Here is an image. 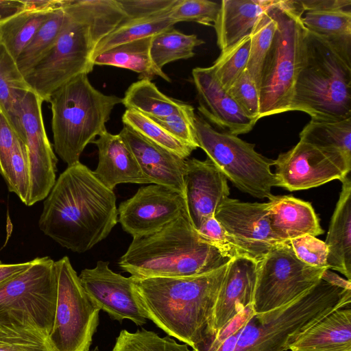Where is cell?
I'll return each instance as SVG.
<instances>
[{"label": "cell", "instance_id": "cell-1", "mask_svg": "<svg viewBox=\"0 0 351 351\" xmlns=\"http://www.w3.org/2000/svg\"><path fill=\"white\" fill-rule=\"evenodd\" d=\"M118 222L116 196L80 162L67 166L43 202L40 230L63 247L85 252Z\"/></svg>", "mask_w": 351, "mask_h": 351}, {"label": "cell", "instance_id": "cell-2", "mask_svg": "<svg viewBox=\"0 0 351 351\" xmlns=\"http://www.w3.org/2000/svg\"><path fill=\"white\" fill-rule=\"evenodd\" d=\"M67 8L68 19L57 40L24 75L43 101L73 78L92 72L95 48L125 18L117 0H70Z\"/></svg>", "mask_w": 351, "mask_h": 351}, {"label": "cell", "instance_id": "cell-3", "mask_svg": "<svg viewBox=\"0 0 351 351\" xmlns=\"http://www.w3.org/2000/svg\"><path fill=\"white\" fill-rule=\"evenodd\" d=\"M228 263L188 277L136 279L131 276L147 319L191 348L201 344L210 332Z\"/></svg>", "mask_w": 351, "mask_h": 351}, {"label": "cell", "instance_id": "cell-4", "mask_svg": "<svg viewBox=\"0 0 351 351\" xmlns=\"http://www.w3.org/2000/svg\"><path fill=\"white\" fill-rule=\"evenodd\" d=\"M230 260L200 239L186 210L159 230L133 239L118 264L133 278L144 279L200 275Z\"/></svg>", "mask_w": 351, "mask_h": 351}, {"label": "cell", "instance_id": "cell-5", "mask_svg": "<svg viewBox=\"0 0 351 351\" xmlns=\"http://www.w3.org/2000/svg\"><path fill=\"white\" fill-rule=\"evenodd\" d=\"M291 111L314 121L351 118V51L305 28Z\"/></svg>", "mask_w": 351, "mask_h": 351}, {"label": "cell", "instance_id": "cell-6", "mask_svg": "<svg viewBox=\"0 0 351 351\" xmlns=\"http://www.w3.org/2000/svg\"><path fill=\"white\" fill-rule=\"evenodd\" d=\"M351 290L321 280L281 307L255 313L240 331L233 351H285L301 335L332 312L350 307Z\"/></svg>", "mask_w": 351, "mask_h": 351}, {"label": "cell", "instance_id": "cell-7", "mask_svg": "<svg viewBox=\"0 0 351 351\" xmlns=\"http://www.w3.org/2000/svg\"><path fill=\"white\" fill-rule=\"evenodd\" d=\"M48 102L54 150L69 166L80 162L86 145L106 131V123L122 98L99 91L82 74L54 91Z\"/></svg>", "mask_w": 351, "mask_h": 351}, {"label": "cell", "instance_id": "cell-8", "mask_svg": "<svg viewBox=\"0 0 351 351\" xmlns=\"http://www.w3.org/2000/svg\"><path fill=\"white\" fill-rule=\"evenodd\" d=\"M298 1H282L274 9L278 27L263 66L259 86V119L291 111L305 27Z\"/></svg>", "mask_w": 351, "mask_h": 351}, {"label": "cell", "instance_id": "cell-9", "mask_svg": "<svg viewBox=\"0 0 351 351\" xmlns=\"http://www.w3.org/2000/svg\"><path fill=\"white\" fill-rule=\"evenodd\" d=\"M57 295L55 261L37 257L30 265L0 285V325L36 328L49 336Z\"/></svg>", "mask_w": 351, "mask_h": 351}, {"label": "cell", "instance_id": "cell-10", "mask_svg": "<svg viewBox=\"0 0 351 351\" xmlns=\"http://www.w3.org/2000/svg\"><path fill=\"white\" fill-rule=\"evenodd\" d=\"M195 128L198 147L234 186L260 199H269L274 195L271 188L276 186L275 175L271 170L274 160L258 153L254 144L217 131L196 114Z\"/></svg>", "mask_w": 351, "mask_h": 351}, {"label": "cell", "instance_id": "cell-11", "mask_svg": "<svg viewBox=\"0 0 351 351\" xmlns=\"http://www.w3.org/2000/svg\"><path fill=\"white\" fill-rule=\"evenodd\" d=\"M55 265L57 295L49 343L53 351H89L100 310L88 298L69 258L64 256Z\"/></svg>", "mask_w": 351, "mask_h": 351}, {"label": "cell", "instance_id": "cell-12", "mask_svg": "<svg viewBox=\"0 0 351 351\" xmlns=\"http://www.w3.org/2000/svg\"><path fill=\"white\" fill-rule=\"evenodd\" d=\"M326 269L299 260L289 241L277 244L258 262L252 302L255 313L281 307L302 295L319 283Z\"/></svg>", "mask_w": 351, "mask_h": 351}, {"label": "cell", "instance_id": "cell-13", "mask_svg": "<svg viewBox=\"0 0 351 351\" xmlns=\"http://www.w3.org/2000/svg\"><path fill=\"white\" fill-rule=\"evenodd\" d=\"M43 100L32 90L23 93L15 108L19 138L25 145L29 169V189L25 205L45 199L56 180L57 162L45 128Z\"/></svg>", "mask_w": 351, "mask_h": 351}, {"label": "cell", "instance_id": "cell-14", "mask_svg": "<svg viewBox=\"0 0 351 351\" xmlns=\"http://www.w3.org/2000/svg\"><path fill=\"white\" fill-rule=\"evenodd\" d=\"M276 186L290 191L306 190L333 180H341L351 170V163L339 153L300 141L274 160Z\"/></svg>", "mask_w": 351, "mask_h": 351}, {"label": "cell", "instance_id": "cell-15", "mask_svg": "<svg viewBox=\"0 0 351 351\" xmlns=\"http://www.w3.org/2000/svg\"><path fill=\"white\" fill-rule=\"evenodd\" d=\"M268 203L244 202L229 197L214 217L230 239L245 257L259 262L280 241L271 231Z\"/></svg>", "mask_w": 351, "mask_h": 351}, {"label": "cell", "instance_id": "cell-16", "mask_svg": "<svg viewBox=\"0 0 351 351\" xmlns=\"http://www.w3.org/2000/svg\"><path fill=\"white\" fill-rule=\"evenodd\" d=\"M118 221L133 239L152 234L186 210L183 195L169 188L149 184L122 202Z\"/></svg>", "mask_w": 351, "mask_h": 351}, {"label": "cell", "instance_id": "cell-17", "mask_svg": "<svg viewBox=\"0 0 351 351\" xmlns=\"http://www.w3.org/2000/svg\"><path fill=\"white\" fill-rule=\"evenodd\" d=\"M80 282L93 304L120 323L128 319L137 326L147 323V317L136 298L133 279L115 273L109 262L99 261L94 268L83 269Z\"/></svg>", "mask_w": 351, "mask_h": 351}, {"label": "cell", "instance_id": "cell-18", "mask_svg": "<svg viewBox=\"0 0 351 351\" xmlns=\"http://www.w3.org/2000/svg\"><path fill=\"white\" fill-rule=\"evenodd\" d=\"M184 184L186 210L197 230L229 197L228 180L209 158L200 160L193 158L186 159Z\"/></svg>", "mask_w": 351, "mask_h": 351}, {"label": "cell", "instance_id": "cell-19", "mask_svg": "<svg viewBox=\"0 0 351 351\" xmlns=\"http://www.w3.org/2000/svg\"><path fill=\"white\" fill-rule=\"evenodd\" d=\"M192 77L198 110L211 123L235 136L250 132L258 120L248 117L219 84L210 67H196Z\"/></svg>", "mask_w": 351, "mask_h": 351}, {"label": "cell", "instance_id": "cell-20", "mask_svg": "<svg viewBox=\"0 0 351 351\" xmlns=\"http://www.w3.org/2000/svg\"><path fill=\"white\" fill-rule=\"evenodd\" d=\"M257 267V261L245 256L229 261L206 340L216 335L239 313L252 304Z\"/></svg>", "mask_w": 351, "mask_h": 351}, {"label": "cell", "instance_id": "cell-21", "mask_svg": "<svg viewBox=\"0 0 351 351\" xmlns=\"http://www.w3.org/2000/svg\"><path fill=\"white\" fill-rule=\"evenodd\" d=\"M119 134L151 184L169 188L184 196L186 159L154 143L126 125Z\"/></svg>", "mask_w": 351, "mask_h": 351}, {"label": "cell", "instance_id": "cell-22", "mask_svg": "<svg viewBox=\"0 0 351 351\" xmlns=\"http://www.w3.org/2000/svg\"><path fill=\"white\" fill-rule=\"evenodd\" d=\"M94 143L98 148L99 161L94 174L110 190L119 184H151L142 172L131 149L120 136L107 130Z\"/></svg>", "mask_w": 351, "mask_h": 351}, {"label": "cell", "instance_id": "cell-23", "mask_svg": "<svg viewBox=\"0 0 351 351\" xmlns=\"http://www.w3.org/2000/svg\"><path fill=\"white\" fill-rule=\"evenodd\" d=\"M282 0H223L213 26L217 43L223 51L249 36L258 19L279 7Z\"/></svg>", "mask_w": 351, "mask_h": 351}, {"label": "cell", "instance_id": "cell-24", "mask_svg": "<svg viewBox=\"0 0 351 351\" xmlns=\"http://www.w3.org/2000/svg\"><path fill=\"white\" fill-rule=\"evenodd\" d=\"M267 203L271 231L280 241L324 232L310 202L292 195H274Z\"/></svg>", "mask_w": 351, "mask_h": 351}, {"label": "cell", "instance_id": "cell-25", "mask_svg": "<svg viewBox=\"0 0 351 351\" xmlns=\"http://www.w3.org/2000/svg\"><path fill=\"white\" fill-rule=\"evenodd\" d=\"M342 183L336 208L324 241L328 247L327 266L351 280V180L349 174Z\"/></svg>", "mask_w": 351, "mask_h": 351}, {"label": "cell", "instance_id": "cell-26", "mask_svg": "<svg viewBox=\"0 0 351 351\" xmlns=\"http://www.w3.org/2000/svg\"><path fill=\"white\" fill-rule=\"evenodd\" d=\"M291 351L351 350V309L337 310L301 335Z\"/></svg>", "mask_w": 351, "mask_h": 351}, {"label": "cell", "instance_id": "cell-27", "mask_svg": "<svg viewBox=\"0 0 351 351\" xmlns=\"http://www.w3.org/2000/svg\"><path fill=\"white\" fill-rule=\"evenodd\" d=\"M153 37L123 43L108 49L93 60L94 65L112 66L139 73L140 79L152 80L160 77L171 82L170 78L154 63L151 56Z\"/></svg>", "mask_w": 351, "mask_h": 351}, {"label": "cell", "instance_id": "cell-28", "mask_svg": "<svg viewBox=\"0 0 351 351\" xmlns=\"http://www.w3.org/2000/svg\"><path fill=\"white\" fill-rule=\"evenodd\" d=\"M121 104L127 110H136L154 118L177 112L186 104L165 95L147 79H140L132 83L125 92Z\"/></svg>", "mask_w": 351, "mask_h": 351}, {"label": "cell", "instance_id": "cell-29", "mask_svg": "<svg viewBox=\"0 0 351 351\" xmlns=\"http://www.w3.org/2000/svg\"><path fill=\"white\" fill-rule=\"evenodd\" d=\"M299 136L300 141L340 154L351 163V118L335 122L311 120Z\"/></svg>", "mask_w": 351, "mask_h": 351}, {"label": "cell", "instance_id": "cell-30", "mask_svg": "<svg viewBox=\"0 0 351 351\" xmlns=\"http://www.w3.org/2000/svg\"><path fill=\"white\" fill-rule=\"evenodd\" d=\"M169 11L146 19L122 21L100 41L94 51L93 60L99 54L119 45L153 37L173 27L176 23L169 18Z\"/></svg>", "mask_w": 351, "mask_h": 351}, {"label": "cell", "instance_id": "cell-31", "mask_svg": "<svg viewBox=\"0 0 351 351\" xmlns=\"http://www.w3.org/2000/svg\"><path fill=\"white\" fill-rule=\"evenodd\" d=\"M53 11L37 31L30 43L16 58L17 66L24 75L53 46L69 16L68 5Z\"/></svg>", "mask_w": 351, "mask_h": 351}, {"label": "cell", "instance_id": "cell-32", "mask_svg": "<svg viewBox=\"0 0 351 351\" xmlns=\"http://www.w3.org/2000/svg\"><path fill=\"white\" fill-rule=\"evenodd\" d=\"M52 12L25 10L0 25V43L16 60Z\"/></svg>", "mask_w": 351, "mask_h": 351}, {"label": "cell", "instance_id": "cell-33", "mask_svg": "<svg viewBox=\"0 0 351 351\" xmlns=\"http://www.w3.org/2000/svg\"><path fill=\"white\" fill-rule=\"evenodd\" d=\"M204 43L195 34H185L173 27L153 36L151 56L160 69L171 62L186 60L194 56L196 47Z\"/></svg>", "mask_w": 351, "mask_h": 351}, {"label": "cell", "instance_id": "cell-34", "mask_svg": "<svg viewBox=\"0 0 351 351\" xmlns=\"http://www.w3.org/2000/svg\"><path fill=\"white\" fill-rule=\"evenodd\" d=\"M301 21L306 29L351 51V10L308 11Z\"/></svg>", "mask_w": 351, "mask_h": 351}, {"label": "cell", "instance_id": "cell-35", "mask_svg": "<svg viewBox=\"0 0 351 351\" xmlns=\"http://www.w3.org/2000/svg\"><path fill=\"white\" fill-rule=\"evenodd\" d=\"M27 90H32L20 71L16 60L0 43V104L14 128L16 106L23 93Z\"/></svg>", "mask_w": 351, "mask_h": 351}, {"label": "cell", "instance_id": "cell-36", "mask_svg": "<svg viewBox=\"0 0 351 351\" xmlns=\"http://www.w3.org/2000/svg\"><path fill=\"white\" fill-rule=\"evenodd\" d=\"M122 122L149 141L186 159L195 149L178 140L150 117L140 112L126 110Z\"/></svg>", "mask_w": 351, "mask_h": 351}, {"label": "cell", "instance_id": "cell-37", "mask_svg": "<svg viewBox=\"0 0 351 351\" xmlns=\"http://www.w3.org/2000/svg\"><path fill=\"white\" fill-rule=\"evenodd\" d=\"M275 8L267 11L258 19L250 34V47L246 69L258 90L264 61L278 27Z\"/></svg>", "mask_w": 351, "mask_h": 351}, {"label": "cell", "instance_id": "cell-38", "mask_svg": "<svg viewBox=\"0 0 351 351\" xmlns=\"http://www.w3.org/2000/svg\"><path fill=\"white\" fill-rule=\"evenodd\" d=\"M185 343H178L170 336L160 337L145 329L131 332L122 330L112 351H196Z\"/></svg>", "mask_w": 351, "mask_h": 351}, {"label": "cell", "instance_id": "cell-39", "mask_svg": "<svg viewBox=\"0 0 351 351\" xmlns=\"http://www.w3.org/2000/svg\"><path fill=\"white\" fill-rule=\"evenodd\" d=\"M250 47V35L221 51L210 66L221 86L227 91L246 69Z\"/></svg>", "mask_w": 351, "mask_h": 351}, {"label": "cell", "instance_id": "cell-40", "mask_svg": "<svg viewBox=\"0 0 351 351\" xmlns=\"http://www.w3.org/2000/svg\"><path fill=\"white\" fill-rule=\"evenodd\" d=\"M0 351H53L48 335L28 326L0 325Z\"/></svg>", "mask_w": 351, "mask_h": 351}, {"label": "cell", "instance_id": "cell-41", "mask_svg": "<svg viewBox=\"0 0 351 351\" xmlns=\"http://www.w3.org/2000/svg\"><path fill=\"white\" fill-rule=\"evenodd\" d=\"M3 178L8 190L25 204L29 189V169L25 145L19 137L14 143Z\"/></svg>", "mask_w": 351, "mask_h": 351}, {"label": "cell", "instance_id": "cell-42", "mask_svg": "<svg viewBox=\"0 0 351 351\" xmlns=\"http://www.w3.org/2000/svg\"><path fill=\"white\" fill-rule=\"evenodd\" d=\"M221 5L208 0H178L169 10L168 15L176 23L195 22L204 25H213Z\"/></svg>", "mask_w": 351, "mask_h": 351}, {"label": "cell", "instance_id": "cell-43", "mask_svg": "<svg viewBox=\"0 0 351 351\" xmlns=\"http://www.w3.org/2000/svg\"><path fill=\"white\" fill-rule=\"evenodd\" d=\"M174 137L195 149L199 147L196 140L193 107L186 104L181 110L167 117H150Z\"/></svg>", "mask_w": 351, "mask_h": 351}, {"label": "cell", "instance_id": "cell-44", "mask_svg": "<svg viewBox=\"0 0 351 351\" xmlns=\"http://www.w3.org/2000/svg\"><path fill=\"white\" fill-rule=\"evenodd\" d=\"M227 91L248 117L259 120V90L247 69Z\"/></svg>", "mask_w": 351, "mask_h": 351}, {"label": "cell", "instance_id": "cell-45", "mask_svg": "<svg viewBox=\"0 0 351 351\" xmlns=\"http://www.w3.org/2000/svg\"><path fill=\"white\" fill-rule=\"evenodd\" d=\"M289 243L297 258L303 263L315 267L328 268V247L324 241L306 234L289 240Z\"/></svg>", "mask_w": 351, "mask_h": 351}, {"label": "cell", "instance_id": "cell-46", "mask_svg": "<svg viewBox=\"0 0 351 351\" xmlns=\"http://www.w3.org/2000/svg\"><path fill=\"white\" fill-rule=\"evenodd\" d=\"M196 231L204 242L217 248L229 259L244 256L214 216L206 219Z\"/></svg>", "mask_w": 351, "mask_h": 351}, {"label": "cell", "instance_id": "cell-47", "mask_svg": "<svg viewBox=\"0 0 351 351\" xmlns=\"http://www.w3.org/2000/svg\"><path fill=\"white\" fill-rule=\"evenodd\" d=\"M125 14L123 21L149 18L169 11L178 0H117Z\"/></svg>", "mask_w": 351, "mask_h": 351}, {"label": "cell", "instance_id": "cell-48", "mask_svg": "<svg viewBox=\"0 0 351 351\" xmlns=\"http://www.w3.org/2000/svg\"><path fill=\"white\" fill-rule=\"evenodd\" d=\"M18 135L0 104V175L3 177Z\"/></svg>", "mask_w": 351, "mask_h": 351}, {"label": "cell", "instance_id": "cell-49", "mask_svg": "<svg viewBox=\"0 0 351 351\" xmlns=\"http://www.w3.org/2000/svg\"><path fill=\"white\" fill-rule=\"evenodd\" d=\"M299 3L303 12L351 10L350 0H302Z\"/></svg>", "mask_w": 351, "mask_h": 351}, {"label": "cell", "instance_id": "cell-50", "mask_svg": "<svg viewBox=\"0 0 351 351\" xmlns=\"http://www.w3.org/2000/svg\"><path fill=\"white\" fill-rule=\"evenodd\" d=\"M25 10L24 1L0 0V25Z\"/></svg>", "mask_w": 351, "mask_h": 351}, {"label": "cell", "instance_id": "cell-51", "mask_svg": "<svg viewBox=\"0 0 351 351\" xmlns=\"http://www.w3.org/2000/svg\"><path fill=\"white\" fill-rule=\"evenodd\" d=\"M69 0H25L27 10L53 12L66 6Z\"/></svg>", "mask_w": 351, "mask_h": 351}, {"label": "cell", "instance_id": "cell-52", "mask_svg": "<svg viewBox=\"0 0 351 351\" xmlns=\"http://www.w3.org/2000/svg\"><path fill=\"white\" fill-rule=\"evenodd\" d=\"M32 261L14 264H4L0 261V285L28 267Z\"/></svg>", "mask_w": 351, "mask_h": 351}, {"label": "cell", "instance_id": "cell-53", "mask_svg": "<svg viewBox=\"0 0 351 351\" xmlns=\"http://www.w3.org/2000/svg\"><path fill=\"white\" fill-rule=\"evenodd\" d=\"M322 280H325L326 282L344 289H350L351 290V282L346 280L337 274L332 272L329 269H326L322 274Z\"/></svg>", "mask_w": 351, "mask_h": 351}, {"label": "cell", "instance_id": "cell-54", "mask_svg": "<svg viewBox=\"0 0 351 351\" xmlns=\"http://www.w3.org/2000/svg\"><path fill=\"white\" fill-rule=\"evenodd\" d=\"M91 351H99L98 347H95L93 350H92Z\"/></svg>", "mask_w": 351, "mask_h": 351}, {"label": "cell", "instance_id": "cell-55", "mask_svg": "<svg viewBox=\"0 0 351 351\" xmlns=\"http://www.w3.org/2000/svg\"><path fill=\"white\" fill-rule=\"evenodd\" d=\"M346 351H351V350H346Z\"/></svg>", "mask_w": 351, "mask_h": 351}]
</instances>
